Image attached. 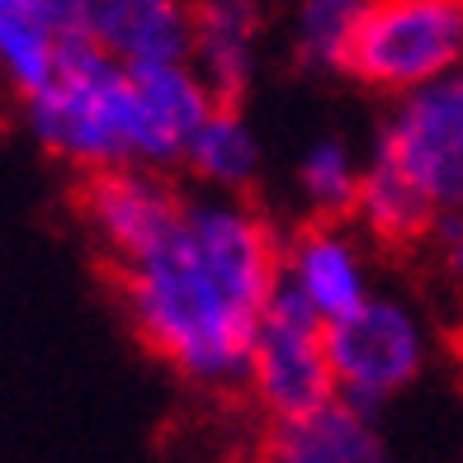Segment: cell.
I'll use <instances>...</instances> for the list:
<instances>
[{"label":"cell","instance_id":"cell-9","mask_svg":"<svg viewBox=\"0 0 463 463\" xmlns=\"http://www.w3.org/2000/svg\"><path fill=\"white\" fill-rule=\"evenodd\" d=\"M80 38L118 67H175L194 48V0H76Z\"/></svg>","mask_w":463,"mask_h":463},{"label":"cell","instance_id":"cell-7","mask_svg":"<svg viewBox=\"0 0 463 463\" xmlns=\"http://www.w3.org/2000/svg\"><path fill=\"white\" fill-rule=\"evenodd\" d=\"M76 213L90 241L114 260V269H133L180 232L184 199L161 171L123 165V171L86 175L76 189Z\"/></svg>","mask_w":463,"mask_h":463},{"label":"cell","instance_id":"cell-4","mask_svg":"<svg viewBox=\"0 0 463 463\" xmlns=\"http://www.w3.org/2000/svg\"><path fill=\"white\" fill-rule=\"evenodd\" d=\"M463 71V0H373L345 76L402 99Z\"/></svg>","mask_w":463,"mask_h":463},{"label":"cell","instance_id":"cell-13","mask_svg":"<svg viewBox=\"0 0 463 463\" xmlns=\"http://www.w3.org/2000/svg\"><path fill=\"white\" fill-rule=\"evenodd\" d=\"M435 218L439 213L426 203V194L392 161L369 152L360 175V199H354V213H350L360 237L383 250H411V246H426Z\"/></svg>","mask_w":463,"mask_h":463},{"label":"cell","instance_id":"cell-19","mask_svg":"<svg viewBox=\"0 0 463 463\" xmlns=\"http://www.w3.org/2000/svg\"><path fill=\"white\" fill-rule=\"evenodd\" d=\"M458 360H463V331H458Z\"/></svg>","mask_w":463,"mask_h":463},{"label":"cell","instance_id":"cell-17","mask_svg":"<svg viewBox=\"0 0 463 463\" xmlns=\"http://www.w3.org/2000/svg\"><path fill=\"white\" fill-rule=\"evenodd\" d=\"M364 161L345 137H317L298 156V194L312 208V222H350L360 199Z\"/></svg>","mask_w":463,"mask_h":463},{"label":"cell","instance_id":"cell-14","mask_svg":"<svg viewBox=\"0 0 463 463\" xmlns=\"http://www.w3.org/2000/svg\"><path fill=\"white\" fill-rule=\"evenodd\" d=\"M373 0H293L288 5V57L312 76H345L354 38Z\"/></svg>","mask_w":463,"mask_h":463},{"label":"cell","instance_id":"cell-10","mask_svg":"<svg viewBox=\"0 0 463 463\" xmlns=\"http://www.w3.org/2000/svg\"><path fill=\"white\" fill-rule=\"evenodd\" d=\"M265 5L260 0H194V48L189 67L199 71L218 104L241 109L260 67Z\"/></svg>","mask_w":463,"mask_h":463},{"label":"cell","instance_id":"cell-8","mask_svg":"<svg viewBox=\"0 0 463 463\" xmlns=\"http://www.w3.org/2000/svg\"><path fill=\"white\" fill-rule=\"evenodd\" d=\"M279 284L317 312L326 326L354 317L373 298V265L360 227L350 222H307L284 241Z\"/></svg>","mask_w":463,"mask_h":463},{"label":"cell","instance_id":"cell-12","mask_svg":"<svg viewBox=\"0 0 463 463\" xmlns=\"http://www.w3.org/2000/svg\"><path fill=\"white\" fill-rule=\"evenodd\" d=\"M265 463H397V454L378 430V416L331 402L307 420L275 426Z\"/></svg>","mask_w":463,"mask_h":463},{"label":"cell","instance_id":"cell-11","mask_svg":"<svg viewBox=\"0 0 463 463\" xmlns=\"http://www.w3.org/2000/svg\"><path fill=\"white\" fill-rule=\"evenodd\" d=\"M133 95H137V123H142V171H171L184 165V152L203 118L218 109L199 71L189 61L175 67H142L133 71Z\"/></svg>","mask_w":463,"mask_h":463},{"label":"cell","instance_id":"cell-3","mask_svg":"<svg viewBox=\"0 0 463 463\" xmlns=\"http://www.w3.org/2000/svg\"><path fill=\"white\" fill-rule=\"evenodd\" d=\"M430 322L402 293H373L354 317L326 326L335 402L378 416L397 402L430 364Z\"/></svg>","mask_w":463,"mask_h":463},{"label":"cell","instance_id":"cell-2","mask_svg":"<svg viewBox=\"0 0 463 463\" xmlns=\"http://www.w3.org/2000/svg\"><path fill=\"white\" fill-rule=\"evenodd\" d=\"M24 128L48 156L86 175L142 165L133 71L86 38L61 43L52 80L24 99Z\"/></svg>","mask_w":463,"mask_h":463},{"label":"cell","instance_id":"cell-16","mask_svg":"<svg viewBox=\"0 0 463 463\" xmlns=\"http://www.w3.org/2000/svg\"><path fill=\"white\" fill-rule=\"evenodd\" d=\"M61 38L43 19L38 0H0V76L19 99L38 95L57 71Z\"/></svg>","mask_w":463,"mask_h":463},{"label":"cell","instance_id":"cell-5","mask_svg":"<svg viewBox=\"0 0 463 463\" xmlns=\"http://www.w3.org/2000/svg\"><path fill=\"white\" fill-rule=\"evenodd\" d=\"M246 392L256 397V407L275 420V426L307 420V416H317L335 402L326 322L284 284L275 288V298L260 312Z\"/></svg>","mask_w":463,"mask_h":463},{"label":"cell","instance_id":"cell-18","mask_svg":"<svg viewBox=\"0 0 463 463\" xmlns=\"http://www.w3.org/2000/svg\"><path fill=\"white\" fill-rule=\"evenodd\" d=\"M426 250H430V265L439 269V279L463 288V213H439L426 237Z\"/></svg>","mask_w":463,"mask_h":463},{"label":"cell","instance_id":"cell-1","mask_svg":"<svg viewBox=\"0 0 463 463\" xmlns=\"http://www.w3.org/2000/svg\"><path fill=\"white\" fill-rule=\"evenodd\" d=\"M279 265L284 241L256 203L232 194L184 199L175 237L152 260L118 269L123 317L184 383L241 392Z\"/></svg>","mask_w":463,"mask_h":463},{"label":"cell","instance_id":"cell-15","mask_svg":"<svg viewBox=\"0 0 463 463\" xmlns=\"http://www.w3.org/2000/svg\"><path fill=\"white\" fill-rule=\"evenodd\" d=\"M260 161H265V152H260L256 128H250V118L241 109H232V104H218V109L203 118V128L194 133V142H189V152H184V165L194 171V180L218 189V194H232V199H241L246 189L256 184Z\"/></svg>","mask_w":463,"mask_h":463},{"label":"cell","instance_id":"cell-6","mask_svg":"<svg viewBox=\"0 0 463 463\" xmlns=\"http://www.w3.org/2000/svg\"><path fill=\"white\" fill-rule=\"evenodd\" d=\"M373 156L392 161L435 213H463V71L392 99Z\"/></svg>","mask_w":463,"mask_h":463}]
</instances>
